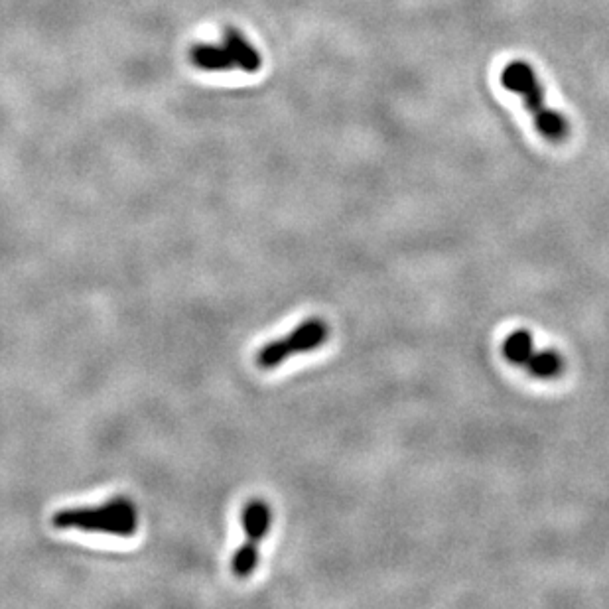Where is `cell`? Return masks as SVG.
Listing matches in <instances>:
<instances>
[{"label":"cell","instance_id":"cell-1","mask_svg":"<svg viewBox=\"0 0 609 609\" xmlns=\"http://www.w3.org/2000/svg\"><path fill=\"white\" fill-rule=\"evenodd\" d=\"M56 529H81L87 533H105L115 537H133L138 527L136 505L129 497H113L99 507L62 509L54 513Z\"/></svg>","mask_w":609,"mask_h":609},{"label":"cell","instance_id":"cell-2","mask_svg":"<svg viewBox=\"0 0 609 609\" xmlns=\"http://www.w3.org/2000/svg\"><path fill=\"white\" fill-rule=\"evenodd\" d=\"M501 83L507 91L523 97L527 111L535 117V125L546 140L562 142L568 136V121L556 111L544 107L541 83L535 69L525 62H513L501 73Z\"/></svg>","mask_w":609,"mask_h":609},{"label":"cell","instance_id":"cell-3","mask_svg":"<svg viewBox=\"0 0 609 609\" xmlns=\"http://www.w3.org/2000/svg\"><path fill=\"white\" fill-rule=\"evenodd\" d=\"M330 338V324L324 318H308L296 330H292L284 338L272 339L257 353V365L261 369H274L282 365L292 355L308 353L318 349Z\"/></svg>","mask_w":609,"mask_h":609},{"label":"cell","instance_id":"cell-4","mask_svg":"<svg viewBox=\"0 0 609 609\" xmlns=\"http://www.w3.org/2000/svg\"><path fill=\"white\" fill-rule=\"evenodd\" d=\"M241 523L245 531V541L233 556L231 570L237 578L245 580L255 572L259 564V544L267 539L271 531V505L263 499H251L243 507Z\"/></svg>","mask_w":609,"mask_h":609},{"label":"cell","instance_id":"cell-5","mask_svg":"<svg viewBox=\"0 0 609 609\" xmlns=\"http://www.w3.org/2000/svg\"><path fill=\"white\" fill-rule=\"evenodd\" d=\"M223 42H225L223 46L227 48V52L235 62V68H241L247 73H255L263 66V60L255 50V46L239 30L227 28L223 32Z\"/></svg>","mask_w":609,"mask_h":609},{"label":"cell","instance_id":"cell-6","mask_svg":"<svg viewBox=\"0 0 609 609\" xmlns=\"http://www.w3.org/2000/svg\"><path fill=\"white\" fill-rule=\"evenodd\" d=\"M192 64L203 71H229L235 68V62L225 46L217 44H196L190 50Z\"/></svg>","mask_w":609,"mask_h":609},{"label":"cell","instance_id":"cell-7","mask_svg":"<svg viewBox=\"0 0 609 609\" xmlns=\"http://www.w3.org/2000/svg\"><path fill=\"white\" fill-rule=\"evenodd\" d=\"M564 357L556 349H535L523 367L535 379H556L564 373Z\"/></svg>","mask_w":609,"mask_h":609},{"label":"cell","instance_id":"cell-8","mask_svg":"<svg viewBox=\"0 0 609 609\" xmlns=\"http://www.w3.org/2000/svg\"><path fill=\"white\" fill-rule=\"evenodd\" d=\"M535 349H537L535 347V339L531 336V332H527V330H515V332H511L505 338V341H503V345H501L503 357L511 365H517V367H525Z\"/></svg>","mask_w":609,"mask_h":609}]
</instances>
